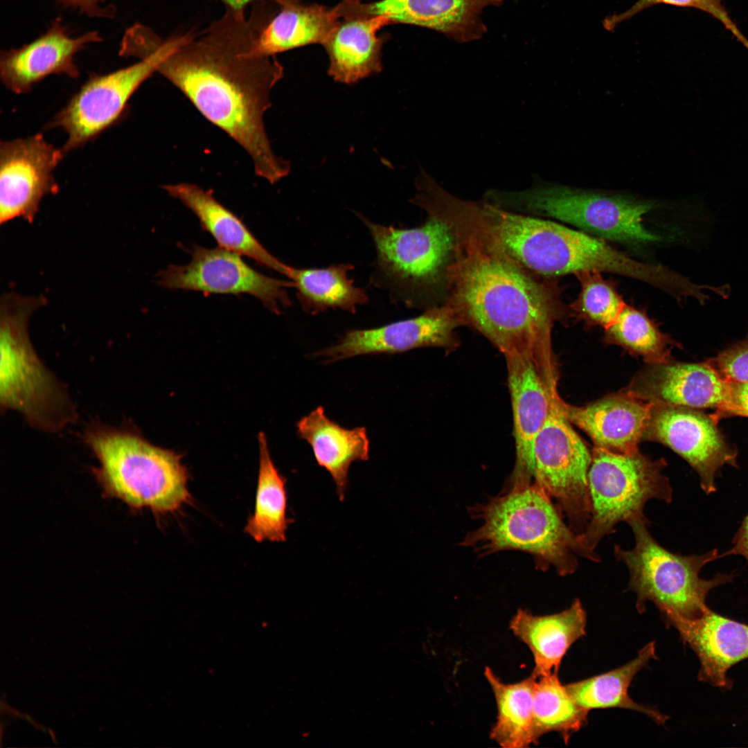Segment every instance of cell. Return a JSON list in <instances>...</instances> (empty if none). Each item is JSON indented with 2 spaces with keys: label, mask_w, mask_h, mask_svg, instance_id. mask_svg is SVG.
<instances>
[{
  "label": "cell",
  "mask_w": 748,
  "mask_h": 748,
  "mask_svg": "<svg viewBox=\"0 0 748 748\" xmlns=\"http://www.w3.org/2000/svg\"><path fill=\"white\" fill-rule=\"evenodd\" d=\"M255 39L253 15L227 8L199 35L190 33L157 72L247 152L258 177L275 184L290 165L274 152L263 118L283 72L274 55L257 51Z\"/></svg>",
  "instance_id": "6da1fadb"
},
{
  "label": "cell",
  "mask_w": 748,
  "mask_h": 748,
  "mask_svg": "<svg viewBox=\"0 0 748 748\" xmlns=\"http://www.w3.org/2000/svg\"><path fill=\"white\" fill-rule=\"evenodd\" d=\"M450 229L455 242L446 269V301L464 326L481 332L504 355L551 350L552 327L566 310L558 287L495 242Z\"/></svg>",
  "instance_id": "7a4b0ae2"
},
{
  "label": "cell",
  "mask_w": 748,
  "mask_h": 748,
  "mask_svg": "<svg viewBox=\"0 0 748 748\" xmlns=\"http://www.w3.org/2000/svg\"><path fill=\"white\" fill-rule=\"evenodd\" d=\"M469 511L479 526L469 532L461 544L482 557L520 551L532 556L537 569L553 567L561 576L576 570L578 556L599 560L566 524L552 499L533 483L508 484L501 493L475 504Z\"/></svg>",
  "instance_id": "3957f363"
},
{
  "label": "cell",
  "mask_w": 748,
  "mask_h": 748,
  "mask_svg": "<svg viewBox=\"0 0 748 748\" xmlns=\"http://www.w3.org/2000/svg\"><path fill=\"white\" fill-rule=\"evenodd\" d=\"M83 440L98 460L92 472L104 497L155 515L175 512L190 503L188 473L180 455L132 429L98 422L87 428Z\"/></svg>",
  "instance_id": "277c9868"
},
{
  "label": "cell",
  "mask_w": 748,
  "mask_h": 748,
  "mask_svg": "<svg viewBox=\"0 0 748 748\" xmlns=\"http://www.w3.org/2000/svg\"><path fill=\"white\" fill-rule=\"evenodd\" d=\"M43 296L7 293L0 308V404L20 413L33 427L56 433L75 420L65 388L43 364L28 335L32 314Z\"/></svg>",
  "instance_id": "5b68a950"
},
{
  "label": "cell",
  "mask_w": 748,
  "mask_h": 748,
  "mask_svg": "<svg viewBox=\"0 0 748 748\" xmlns=\"http://www.w3.org/2000/svg\"><path fill=\"white\" fill-rule=\"evenodd\" d=\"M483 199L506 210L562 221L599 238L630 244L663 239L643 222L657 204L632 195L540 184L519 191L488 190Z\"/></svg>",
  "instance_id": "8992f818"
},
{
  "label": "cell",
  "mask_w": 748,
  "mask_h": 748,
  "mask_svg": "<svg viewBox=\"0 0 748 748\" xmlns=\"http://www.w3.org/2000/svg\"><path fill=\"white\" fill-rule=\"evenodd\" d=\"M627 524L634 533L635 546L631 550L616 546L614 553L629 570V588L636 595L639 609L651 601L664 616L696 618L709 609V593L732 582L733 574L718 573L709 580L700 576L704 567L719 558L718 549L700 555L674 553L652 537L645 515L634 517Z\"/></svg>",
  "instance_id": "52a82bcc"
},
{
  "label": "cell",
  "mask_w": 748,
  "mask_h": 748,
  "mask_svg": "<svg viewBox=\"0 0 748 748\" xmlns=\"http://www.w3.org/2000/svg\"><path fill=\"white\" fill-rule=\"evenodd\" d=\"M357 215L367 227L376 251L370 283L386 290L393 302L420 306L438 283L446 285L455 242L446 224L428 216L421 226L404 229Z\"/></svg>",
  "instance_id": "ba28073f"
},
{
  "label": "cell",
  "mask_w": 748,
  "mask_h": 748,
  "mask_svg": "<svg viewBox=\"0 0 748 748\" xmlns=\"http://www.w3.org/2000/svg\"><path fill=\"white\" fill-rule=\"evenodd\" d=\"M184 40L183 35L163 39L152 28L143 29L134 42L138 62L106 74H91L48 124L67 134L64 152L83 146L116 124L134 93Z\"/></svg>",
  "instance_id": "9c48e42d"
},
{
  "label": "cell",
  "mask_w": 748,
  "mask_h": 748,
  "mask_svg": "<svg viewBox=\"0 0 748 748\" xmlns=\"http://www.w3.org/2000/svg\"><path fill=\"white\" fill-rule=\"evenodd\" d=\"M663 465L638 452L623 454L596 447L588 472L591 515L585 530L578 535L584 548L594 549L603 537L614 531L621 522L644 515L651 499L670 503L673 490L661 474Z\"/></svg>",
  "instance_id": "30bf717a"
},
{
  "label": "cell",
  "mask_w": 748,
  "mask_h": 748,
  "mask_svg": "<svg viewBox=\"0 0 748 748\" xmlns=\"http://www.w3.org/2000/svg\"><path fill=\"white\" fill-rule=\"evenodd\" d=\"M592 455L565 416L556 393L533 444L531 483L544 491L580 535L591 515L588 472Z\"/></svg>",
  "instance_id": "8fae6325"
},
{
  "label": "cell",
  "mask_w": 748,
  "mask_h": 748,
  "mask_svg": "<svg viewBox=\"0 0 748 748\" xmlns=\"http://www.w3.org/2000/svg\"><path fill=\"white\" fill-rule=\"evenodd\" d=\"M189 263L170 265L158 274V283L167 289L199 291L205 294L251 295L271 312L279 314L280 307L290 306L287 288L292 280L260 273L241 255L222 247L193 245Z\"/></svg>",
  "instance_id": "7c38bea8"
},
{
  "label": "cell",
  "mask_w": 748,
  "mask_h": 748,
  "mask_svg": "<svg viewBox=\"0 0 748 748\" xmlns=\"http://www.w3.org/2000/svg\"><path fill=\"white\" fill-rule=\"evenodd\" d=\"M551 351L531 349L504 355L511 396L515 464L509 483H531L535 438L555 395Z\"/></svg>",
  "instance_id": "4fadbf2b"
},
{
  "label": "cell",
  "mask_w": 748,
  "mask_h": 748,
  "mask_svg": "<svg viewBox=\"0 0 748 748\" xmlns=\"http://www.w3.org/2000/svg\"><path fill=\"white\" fill-rule=\"evenodd\" d=\"M66 154L42 134L0 144V224L22 217L34 222L42 200L55 195L53 171Z\"/></svg>",
  "instance_id": "5bb4252c"
},
{
  "label": "cell",
  "mask_w": 748,
  "mask_h": 748,
  "mask_svg": "<svg viewBox=\"0 0 748 748\" xmlns=\"http://www.w3.org/2000/svg\"><path fill=\"white\" fill-rule=\"evenodd\" d=\"M464 326L449 301L427 308L416 317L368 329L347 331L334 345L315 353L327 362L352 357L397 353L422 347H438L450 351L459 345L456 329Z\"/></svg>",
  "instance_id": "9a60e30c"
},
{
  "label": "cell",
  "mask_w": 748,
  "mask_h": 748,
  "mask_svg": "<svg viewBox=\"0 0 748 748\" xmlns=\"http://www.w3.org/2000/svg\"><path fill=\"white\" fill-rule=\"evenodd\" d=\"M102 39L95 30L73 37L62 19L57 18L45 33L32 42L19 48L1 51V80L15 93L23 94L51 75L77 78L80 70L75 62V55L89 44Z\"/></svg>",
  "instance_id": "2e32d148"
},
{
  "label": "cell",
  "mask_w": 748,
  "mask_h": 748,
  "mask_svg": "<svg viewBox=\"0 0 748 748\" xmlns=\"http://www.w3.org/2000/svg\"><path fill=\"white\" fill-rule=\"evenodd\" d=\"M652 420L655 437L697 472L706 495L716 491L715 479L724 465L738 466L736 452L725 442L715 420L703 413L668 406Z\"/></svg>",
  "instance_id": "e0dca14e"
},
{
  "label": "cell",
  "mask_w": 748,
  "mask_h": 748,
  "mask_svg": "<svg viewBox=\"0 0 748 748\" xmlns=\"http://www.w3.org/2000/svg\"><path fill=\"white\" fill-rule=\"evenodd\" d=\"M664 616L697 656L701 665L698 679L715 687L731 688L729 669L748 658V625L709 608L693 619Z\"/></svg>",
  "instance_id": "ac0fdd59"
},
{
  "label": "cell",
  "mask_w": 748,
  "mask_h": 748,
  "mask_svg": "<svg viewBox=\"0 0 748 748\" xmlns=\"http://www.w3.org/2000/svg\"><path fill=\"white\" fill-rule=\"evenodd\" d=\"M570 421L585 431L596 447L623 454H634L652 418V404L631 397H609L584 407L560 400Z\"/></svg>",
  "instance_id": "d6986e66"
},
{
  "label": "cell",
  "mask_w": 748,
  "mask_h": 748,
  "mask_svg": "<svg viewBox=\"0 0 748 748\" xmlns=\"http://www.w3.org/2000/svg\"><path fill=\"white\" fill-rule=\"evenodd\" d=\"M162 188L196 215L201 227L212 235L220 247L286 275L289 265L270 253L245 224L215 198L212 190L189 183L166 184Z\"/></svg>",
  "instance_id": "ffe728a7"
},
{
  "label": "cell",
  "mask_w": 748,
  "mask_h": 748,
  "mask_svg": "<svg viewBox=\"0 0 748 748\" xmlns=\"http://www.w3.org/2000/svg\"><path fill=\"white\" fill-rule=\"evenodd\" d=\"M587 614L580 600L558 613L535 615L519 609L510 621L513 634L531 650L535 677L558 673L561 661L571 645L585 634Z\"/></svg>",
  "instance_id": "44dd1931"
},
{
  "label": "cell",
  "mask_w": 748,
  "mask_h": 748,
  "mask_svg": "<svg viewBox=\"0 0 748 748\" xmlns=\"http://www.w3.org/2000/svg\"><path fill=\"white\" fill-rule=\"evenodd\" d=\"M300 438L312 447L317 463L331 475L341 501L348 486V472L354 461L369 458V440L364 427L346 429L326 415L318 407L296 425Z\"/></svg>",
  "instance_id": "7402d4cb"
},
{
  "label": "cell",
  "mask_w": 748,
  "mask_h": 748,
  "mask_svg": "<svg viewBox=\"0 0 748 748\" xmlns=\"http://www.w3.org/2000/svg\"><path fill=\"white\" fill-rule=\"evenodd\" d=\"M283 7L265 19L260 7L253 12L256 19L255 47L267 55L315 42H327L335 29L338 12L323 7H302L285 0Z\"/></svg>",
  "instance_id": "603a6c76"
},
{
  "label": "cell",
  "mask_w": 748,
  "mask_h": 748,
  "mask_svg": "<svg viewBox=\"0 0 748 748\" xmlns=\"http://www.w3.org/2000/svg\"><path fill=\"white\" fill-rule=\"evenodd\" d=\"M648 389L668 406L720 411L728 401L730 382L709 364H664L652 371Z\"/></svg>",
  "instance_id": "cb8c5ba5"
},
{
  "label": "cell",
  "mask_w": 748,
  "mask_h": 748,
  "mask_svg": "<svg viewBox=\"0 0 748 748\" xmlns=\"http://www.w3.org/2000/svg\"><path fill=\"white\" fill-rule=\"evenodd\" d=\"M390 21L385 17L374 15L335 28L327 41L328 73L334 80L350 84L380 71L377 33Z\"/></svg>",
  "instance_id": "d4e9b609"
},
{
  "label": "cell",
  "mask_w": 748,
  "mask_h": 748,
  "mask_svg": "<svg viewBox=\"0 0 748 748\" xmlns=\"http://www.w3.org/2000/svg\"><path fill=\"white\" fill-rule=\"evenodd\" d=\"M350 263L325 268H296L289 266L286 276L293 282L299 302L305 312L317 314L329 309L355 314L357 307L369 302L365 289L354 285L348 271Z\"/></svg>",
  "instance_id": "484cf974"
},
{
  "label": "cell",
  "mask_w": 748,
  "mask_h": 748,
  "mask_svg": "<svg viewBox=\"0 0 748 748\" xmlns=\"http://www.w3.org/2000/svg\"><path fill=\"white\" fill-rule=\"evenodd\" d=\"M655 643L645 645L637 656L613 670L566 685L576 702L590 711L597 709L623 708L645 714L656 723L664 724L669 717L657 710L634 702L628 688L635 675L648 662L656 658Z\"/></svg>",
  "instance_id": "4316f807"
},
{
  "label": "cell",
  "mask_w": 748,
  "mask_h": 748,
  "mask_svg": "<svg viewBox=\"0 0 748 748\" xmlns=\"http://www.w3.org/2000/svg\"><path fill=\"white\" fill-rule=\"evenodd\" d=\"M484 676L495 697L497 720L490 738L504 748H524L535 744L533 733V700L537 677L504 683L486 666Z\"/></svg>",
  "instance_id": "83f0119b"
},
{
  "label": "cell",
  "mask_w": 748,
  "mask_h": 748,
  "mask_svg": "<svg viewBox=\"0 0 748 748\" xmlns=\"http://www.w3.org/2000/svg\"><path fill=\"white\" fill-rule=\"evenodd\" d=\"M258 443L260 463L255 507L244 532L258 542H285L291 522L287 517L285 479L274 464L262 432L259 434Z\"/></svg>",
  "instance_id": "f1b7e54d"
},
{
  "label": "cell",
  "mask_w": 748,
  "mask_h": 748,
  "mask_svg": "<svg viewBox=\"0 0 748 748\" xmlns=\"http://www.w3.org/2000/svg\"><path fill=\"white\" fill-rule=\"evenodd\" d=\"M588 711L579 706L558 677L551 673L537 677L533 700L535 744L546 733L556 732L565 742L587 723Z\"/></svg>",
  "instance_id": "f546056e"
},
{
  "label": "cell",
  "mask_w": 748,
  "mask_h": 748,
  "mask_svg": "<svg viewBox=\"0 0 748 748\" xmlns=\"http://www.w3.org/2000/svg\"><path fill=\"white\" fill-rule=\"evenodd\" d=\"M470 0H382L368 7L373 15L398 21L449 30L464 17Z\"/></svg>",
  "instance_id": "4dcf8cb0"
},
{
  "label": "cell",
  "mask_w": 748,
  "mask_h": 748,
  "mask_svg": "<svg viewBox=\"0 0 748 748\" xmlns=\"http://www.w3.org/2000/svg\"><path fill=\"white\" fill-rule=\"evenodd\" d=\"M576 276L580 292L571 309L585 321L606 328L623 310L625 305L623 299L614 284L603 278L600 272H583Z\"/></svg>",
  "instance_id": "1f68e13d"
},
{
  "label": "cell",
  "mask_w": 748,
  "mask_h": 748,
  "mask_svg": "<svg viewBox=\"0 0 748 748\" xmlns=\"http://www.w3.org/2000/svg\"><path fill=\"white\" fill-rule=\"evenodd\" d=\"M609 339L650 359H661L668 339L646 313L625 304L614 322L605 328Z\"/></svg>",
  "instance_id": "d6a6232c"
},
{
  "label": "cell",
  "mask_w": 748,
  "mask_h": 748,
  "mask_svg": "<svg viewBox=\"0 0 748 748\" xmlns=\"http://www.w3.org/2000/svg\"><path fill=\"white\" fill-rule=\"evenodd\" d=\"M658 4L700 10L718 20L736 39L742 34L730 17L722 0H638L628 10L605 17L603 27L608 31H612L619 24Z\"/></svg>",
  "instance_id": "836d02e7"
},
{
  "label": "cell",
  "mask_w": 748,
  "mask_h": 748,
  "mask_svg": "<svg viewBox=\"0 0 748 748\" xmlns=\"http://www.w3.org/2000/svg\"><path fill=\"white\" fill-rule=\"evenodd\" d=\"M709 365L729 382H748V337L722 351Z\"/></svg>",
  "instance_id": "e575fe53"
},
{
  "label": "cell",
  "mask_w": 748,
  "mask_h": 748,
  "mask_svg": "<svg viewBox=\"0 0 748 748\" xmlns=\"http://www.w3.org/2000/svg\"><path fill=\"white\" fill-rule=\"evenodd\" d=\"M719 411L722 415L748 417V382H730L728 401Z\"/></svg>",
  "instance_id": "d590c367"
},
{
  "label": "cell",
  "mask_w": 748,
  "mask_h": 748,
  "mask_svg": "<svg viewBox=\"0 0 748 748\" xmlns=\"http://www.w3.org/2000/svg\"><path fill=\"white\" fill-rule=\"evenodd\" d=\"M65 8L78 10L80 13L89 17L112 18L115 16L116 8L113 6H104L107 0H56Z\"/></svg>",
  "instance_id": "8d00e7d4"
},
{
  "label": "cell",
  "mask_w": 748,
  "mask_h": 748,
  "mask_svg": "<svg viewBox=\"0 0 748 748\" xmlns=\"http://www.w3.org/2000/svg\"><path fill=\"white\" fill-rule=\"evenodd\" d=\"M732 546L726 552L719 554V558L728 555H741L748 562V513L731 541Z\"/></svg>",
  "instance_id": "74e56055"
},
{
  "label": "cell",
  "mask_w": 748,
  "mask_h": 748,
  "mask_svg": "<svg viewBox=\"0 0 748 748\" xmlns=\"http://www.w3.org/2000/svg\"><path fill=\"white\" fill-rule=\"evenodd\" d=\"M226 8L235 11L244 12L245 8L251 3L260 2L267 1H276L280 3H283L285 0H221Z\"/></svg>",
  "instance_id": "f35d334b"
},
{
  "label": "cell",
  "mask_w": 748,
  "mask_h": 748,
  "mask_svg": "<svg viewBox=\"0 0 748 748\" xmlns=\"http://www.w3.org/2000/svg\"><path fill=\"white\" fill-rule=\"evenodd\" d=\"M740 43H741V44H742V45H743V46H745V48H747V50L748 51V39H747V38L746 37H744V38H743V39H742V40H741V41H740Z\"/></svg>",
  "instance_id": "ab89813d"
}]
</instances>
